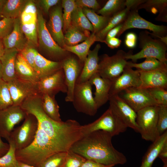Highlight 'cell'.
Returning <instances> with one entry per match:
<instances>
[{
    "label": "cell",
    "mask_w": 167,
    "mask_h": 167,
    "mask_svg": "<svg viewBox=\"0 0 167 167\" xmlns=\"http://www.w3.org/2000/svg\"><path fill=\"white\" fill-rule=\"evenodd\" d=\"M41 95L39 94L28 98L20 106L27 113L35 117L38 126L62 152H67L75 142L82 137V125L74 120L58 122L50 118L43 109Z\"/></svg>",
    "instance_id": "1"
},
{
    "label": "cell",
    "mask_w": 167,
    "mask_h": 167,
    "mask_svg": "<svg viewBox=\"0 0 167 167\" xmlns=\"http://www.w3.org/2000/svg\"><path fill=\"white\" fill-rule=\"evenodd\" d=\"M113 137L101 130L83 136L75 142L70 150L86 159L107 165H123L127 162L125 156L116 150L112 143Z\"/></svg>",
    "instance_id": "2"
},
{
    "label": "cell",
    "mask_w": 167,
    "mask_h": 167,
    "mask_svg": "<svg viewBox=\"0 0 167 167\" xmlns=\"http://www.w3.org/2000/svg\"><path fill=\"white\" fill-rule=\"evenodd\" d=\"M60 152H63L38 126L32 143L24 149L16 150L15 155L18 161L39 167L48 157Z\"/></svg>",
    "instance_id": "3"
},
{
    "label": "cell",
    "mask_w": 167,
    "mask_h": 167,
    "mask_svg": "<svg viewBox=\"0 0 167 167\" xmlns=\"http://www.w3.org/2000/svg\"><path fill=\"white\" fill-rule=\"evenodd\" d=\"M139 46L141 49L138 53L133 54L131 51L127 53V60L131 59L136 63L138 59L149 57L154 58L167 64V45L159 39H153L148 31L142 32L139 35Z\"/></svg>",
    "instance_id": "4"
},
{
    "label": "cell",
    "mask_w": 167,
    "mask_h": 167,
    "mask_svg": "<svg viewBox=\"0 0 167 167\" xmlns=\"http://www.w3.org/2000/svg\"><path fill=\"white\" fill-rule=\"evenodd\" d=\"M38 44L49 60L61 62L68 55V52L54 40L48 31L41 12L37 11Z\"/></svg>",
    "instance_id": "5"
},
{
    "label": "cell",
    "mask_w": 167,
    "mask_h": 167,
    "mask_svg": "<svg viewBox=\"0 0 167 167\" xmlns=\"http://www.w3.org/2000/svg\"><path fill=\"white\" fill-rule=\"evenodd\" d=\"M81 127L83 136L101 130L109 133L112 137L125 131L127 128L109 108L94 122Z\"/></svg>",
    "instance_id": "6"
},
{
    "label": "cell",
    "mask_w": 167,
    "mask_h": 167,
    "mask_svg": "<svg viewBox=\"0 0 167 167\" xmlns=\"http://www.w3.org/2000/svg\"><path fill=\"white\" fill-rule=\"evenodd\" d=\"M158 105L150 106L136 112V123L142 138L153 142L159 136L157 130Z\"/></svg>",
    "instance_id": "7"
},
{
    "label": "cell",
    "mask_w": 167,
    "mask_h": 167,
    "mask_svg": "<svg viewBox=\"0 0 167 167\" xmlns=\"http://www.w3.org/2000/svg\"><path fill=\"white\" fill-rule=\"evenodd\" d=\"M38 123L35 117L27 113L23 124L13 130L9 140L14 144L16 150L24 149L33 142L37 130Z\"/></svg>",
    "instance_id": "8"
},
{
    "label": "cell",
    "mask_w": 167,
    "mask_h": 167,
    "mask_svg": "<svg viewBox=\"0 0 167 167\" xmlns=\"http://www.w3.org/2000/svg\"><path fill=\"white\" fill-rule=\"evenodd\" d=\"M127 53L119 50L114 55L104 54L99 62L98 73L102 78L112 81L120 75L127 66Z\"/></svg>",
    "instance_id": "9"
},
{
    "label": "cell",
    "mask_w": 167,
    "mask_h": 167,
    "mask_svg": "<svg viewBox=\"0 0 167 167\" xmlns=\"http://www.w3.org/2000/svg\"><path fill=\"white\" fill-rule=\"evenodd\" d=\"M37 11L33 1L28 0L19 19L21 29L28 43L33 46L38 45L37 37Z\"/></svg>",
    "instance_id": "10"
},
{
    "label": "cell",
    "mask_w": 167,
    "mask_h": 167,
    "mask_svg": "<svg viewBox=\"0 0 167 167\" xmlns=\"http://www.w3.org/2000/svg\"><path fill=\"white\" fill-rule=\"evenodd\" d=\"M92 86L89 81L76 84L72 102L77 112L90 116H94L98 109L92 95Z\"/></svg>",
    "instance_id": "11"
},
{
    "label": "cell",
    "mask_w": 167,
    "mask_h": 167,
    "mask_svg": "<svg viewBox=\"0 0 167 167\" xmlns=\"http://www.w3.org/2000/svg\"><path fill=\"white\" fill-rule=\"evenodd\" d=\"M132 28L149 30L152 32V33L149 32V34L155 37L167 35V26L156 25L146 20L139 15L137 10L130 11L123 22L122 28L117 36L118 37L126 30Z\"/></svg>",
    "instance_id": "12"
},
{
    "label": "cell",
    "mask_w": 167,
    "mask_h": 167,
    "mask_svg": "<svg viewBox=\"0 0 167 167\" xmlns=\"http://www.w3.org/2000/svg\"><path fill=\"white\" fill-rule=\"evenodd\" d=\"M136 112L146 107L159 105L148 89L131 87L118 94Z\"/></svg>",
    "instance_id": "13"
},
{
    "label": "cell",
    "mask_w": 167,
    "mask_h": 167,
    "mask_svg": "<svg viewBox=\"0 0 167 167\" xmlns=\"http://www.w3.org/2000/svg\"><path fill=\"white\" fill-rule=\"evenodd\" d=\"M109 108L127 127L139 132L136 120L137 113L118 94L109 96Z\"/></svg>",
    "instance_id": "14"
},
{
    "label": "cell",
    "mask_w": 167,
    "mask_h": 167,
    "mask_svg": "<svg viewBox=\"0 0 167 167\" xmlns=\"http://www.w3.org/2000/svg\"><path fill=\"white\" fill-rule=\"evenodd\" d=\"M61 63L67 87L65 101L67 102H72L75 87L83 68L84 63L81 62L78 58L69 55Z\"/></svg>",
    "instance_id": "15"
},
{
    "label": "cell",
    "mask_w": 167,
    "mask_h": 167,
    "mask_svg": "<svg viewBox=\"0 0 167 167\" xmlns=\"http://www.w3.org/2000/svg\"><path fill=\"white\" fill-rule=\"evenodd\" d=\"M27 113L20 106L12 105L0 111V135L8 141L14 126L24 119Z\"/></svg>",
    "instance_id": "16"
},
{
    "label": "cell",
    "mask_w": 167,
    "mask_h": 167,
    "mask_svg": "<svg viewBox=\"0 0 167 167\" xmlns=\"http://www.w3.org/2000/svg\"><path fill=\"white\" fill-rule=\"evenodd\" d=\"M7 83L13 105L20 106L28 98L39 94L37 83L16 77Z\"/></svg>",
    "instance_id": "17"
},
{
    "label": "cell",
    "mask_w": 167,
    "mask_h": 167,
    "mask_svg": "<svg viewBox=\"0 0 167 167\" xmlns=\"http://www.w3.org/2000/svg\"><path fill=\"white\" fill-rule=\"evenodd\" d=\"M39 93L55 96L59 92L66 93L67 87L62 68L54 73L40 79L37 83Z\"/></svg>",
    "instance_id": "18"
},
{
    "label": "cell",
    "mask_w": 167,
    "mask_h": 167,
    "mask_svg": "<svg viewBox=\"0 0 167 167\" xmlns=\"http://www.w3.org/2000/svg\"><path fill=\"white\" fill-rule=\"evenodd\" d=\"M141 84L139 71L126 66L122 74L112 81L109 96L118 94L122 91L131 87H139Z\"/></svg>",
    "instance_id": "19"
},
{
    "label": "cell",
    "mask_w": 167,
    "mask_h": 167,
    "mask_svg": "<svg viewBox=\"0 0 167 167\" xmlns=\"http://www.w3.org/2000/svg\"><path fill=\"white\" fill-rule=\"evenodd\" d=\"M46 26L54 40L63 48L65 44L62 30L63 22L62 7L60 5L55 6L50 11L49 19Z\"/></svg>",
    "instance_id": "20"
},
{
    "label": "cell",
    "mask_w": 167,
    "mask_h": 167,
    "mask_svg": "<svg viewBox=\"0 0 167 167\" xmlns=\"http://www.w3.org/2000/svg\"><path fill=\"white\" fill-rule=\"evenodd\" d=\"M139 71L141 81L140 88L146 89L154 88L167 89V69L148 72Z\"/></svg>",
    "instance_id": "21"
},
{
    "label": "cell",
    "mask_w": 167,
    "mask_h": 167,
    "mask_svg": "<svg viewBox=\"0 0 167 167\" xmlns=\"http://www.w3.org/2000/svg\"><path fill=\"white\" fill-rule=\"evenodd\" d=\"M88 81L95 87L94 98L99 109L109 100L112 81L101 77L98 73L93 75Z\"/></svg>",
    "instance_id": "22"
},
{
    "label": "cell",
    "mask_w": 167,
    "mask_h": 167,
    "mask_svg": "<svg viewBox=\"0 0 167 167\" xmlns=\"http://www.w3.org/2000/svg\"><path fill=\"white\" fill-rule=\"evenodd\" d=\"M101 47L100 45L97 44L92 50L89 51L76 84L88 81L93 75L98 72L99 61L98 54Z\"/></svg>",
    "instance_id": "23"
},
{
    "label": "cell",
    "mask_w": 167,
    "mask_h": 167,
    "mask_svg": "<svg viewBox=\"0 0 167 167\" xmlns=\"http://www.w3.org/2000/svg\"><path fill=\"white\" fill-rule=\"evenodd\" d=\"M2 41L5 49L15 48L19 52L26 46L27 41L21 29L19 18L14 19L12 31Z\"/></svg>",
    "instance_id": "24"
},
{
    "label": "cell",
    "mask_w": 167,
    "mask_h": 167,
    "mask_svg": "<svg viewBox=\"0 0 167 167\" xmlns=\"http://www.w3.org/2000/svg\"><path fill=\"white\" fill-rule=\"evenodd\" d=\"M62 68L61 62L49 60L37 52L33 69L39 80Z\"/></svg>",
    "instance_id": "25"
},
{
    "label": "cell",
    "mask_w": 167,
    "mask_h": 167,
    "mask_svg": "<svg viewBox=\"0 0 167 167\" xmlns=\"http://www.w3.org/2000/svg\"><path fill=\"white\" fill-rule=\"evenodd\" d=\"M18 50L15 48L5 49V52L0 59L2 67V79L8 82L15 78V64Z\"/></svg>",
    "instance_id": "26"
},
{
    "label": "cell",
    "mask_w": 167,
    "mask_h": 167,
    "mask_svg": "<svg viewBox=\"0 0 167 167\" xmlns=\"http://www.w3.org/2000/svg\"><path fill=\"white\" fill-rule=\"evenodd\" d=\"M167 143V131L152 142L143 158L140 167H152L161 150Z\"/></svg>",
    "instance_id": "27"
},
{
    "label": "cell",
    "mask_w": 167,
    "mask_h": 167,
    "mask_svg": "<svg viewBox=\"0 0 167 167\" xmlns=\"http://www.w3.org/2000/svg\"><path fill=\"white\" fill-rule=\"evenodd\" d=\"M15 70L16 77L18 78L35 83L39 80L33 69L19 53L16 58Z\"/></svg>",
    "instance_id": "28"
},
{
    "label": "cell",
    "mask_w": 167,
    "mask_h": 167,
    "mask_svg": "<svg viewBox=\"0 0 167 167\" xmlns=\"http://www.w3.org/2000/svg\"><path fill=\"white\" fill-rule=\"evenodd\" d=\"M167 0H148L139 5L137 10L144 9L147 11L155 14L159 13L156 18L157 20L167 22Z\"/></svg>",
    "instance_id": "29"
},
{
    "label": "cell",
    "mask_w": 167,
    "mask_h": 167,
    "mask_svg": "<svg viewBox=\"0 0 167 167\" xmlns=\"http://www.w3.org/2000/svg\"><path fill=\"white\" fill-rule=\"evenodd\" d=\"M98 41L96 34L93 32L85 41L80 44L75 46H69L65 45L63 48L67 52L75 54L79 60L84 63L85 61L89 49L96 41Z\"/></svg>",
    "instance_id": "30"
},
{
    "label": "cell",
    "mask_w": 167,
    "mask_h": 167,
    "mask_svg": "<svg viewBox=\"0 0 167 167\" xmlns=\"http://www.w3.org/2000/svg\"><path fill=\"white\" fill-rule=\"evenodd\" d=\"M71 23L77 27L88 37L91 35L90 31L93 32L92 24L80 7L76 6L74 11L71 16Z\"/></svg>",
    "instance_id": "31"
},
{
    "label": "cell",
    "mask_w": 167,
    "mask_h": 167,
    "mask_svg": "<svg viewBox=\"0 0 167 167\" xmlns=\"http://www.w3.org/2000/svg\"><path fill=\"white\" fill-rule=\"evenodd\" d=\"M130 11L129 9L126 7L111 17L105 27L96 34L98 41L105 43V40L108 32L118 24L123 23Z\"/></svg>",
    "instance_id": "32"
},
{
    "label": "cell",
    "mask_w": 167,
    "mask_h": 167,
    "mask_svg": "<svg viewBox=\"0 0 167 167\" xmlns=\"http://www.w3.org/2000/svg\"><path fill=\"white\" fill-rule=\"evenodd\" d=\"M28 0H6L3 7L1 16L15 19L20 16Z\"/></svg>",
    "instance_id": "33"
},
{
    "label": "cell",
    "mask_w": 167,
    "mask_h": 167,
    "mask_svg": "<svg viewBox=\"0 0 167 167\" xmlns=\"http://www.w3.org/2000/svg\"><path fill=\"white\" fill-rule=\"evenodd\" d=\"M42 98L43 109L47 115L54 121L62 122L59 112V107L55 96L44 94L42 95Z\"/></svg>",
    "instance_id": "34"
},
{
    "label": "cell",
    "mask_w": 167,
    "mask_h": 167,
    "mask_svg": "<svg viewBox=\"0 0 167 167\" xmlns=\"http://www.w3.org/2000/svg\"><path fill=\"white\" fill-rule=\"evenodd\" d=\"M127 66L131 68H135L139 71L145 72L160 69H167V64L152 57L146 58L143 62L138 63L131 61L128 62Z\"/></svg>",
    "instance_id": "35"
},
{
    "label": "cell",
    "mask_w": 167,
    "mask_h": 167,
    "mask_svg": "<svg viewBox=\"0 0 167 167\" xmlns=\"http://www.w3.org/2000/svg\"><path fill=\"white\" fill-rule=\"evenodd\" d=\"M83 11L92 24L93 32L98 33L107 25L110 17L100 15L95 11L87 8H82Z\"/></svg>",
    "instance_id": "36"
},
{
    "label": "cell",
    "mask_w": 167,
    "mask_h": 167,
    "mask_svg": "<svg viewBox=\"0 0 167 167\" xmlns=\"http://www.w3.org/2000/svg\"><path fill=\"white\" fill-rule=\"evenodd\" d=\"M65 44L69 46L77 45L85 41L88 37L75 25L71 24L65 32Z\"/></svg>",
    "instance_id": "37"
},
{
    "label": "cell",
    "mask_w": 167,
    "mask_h": 167,
    "mask_svg": "<svg viewBox=\"0 0 167 167\" xmlns=\"http://www.w3.org/2000/svg\"><path fill=\"white\" fill-rule=\"evenodd\" d=\"M125 2L124 0H109L97 11V13L103 16L111 17L126 8Z\"/></svg>",
    "instance_id": "38"
},
{
    "label": "cell",
    "mask_w": 167,
    "mask_h": 167,
    "mask_svg": "<svg viewBox=\"0 0 167 167\" xmlns=\"http://www.w3.org/2000/svg\"><path fill=\"white\" fill-rule=\"evenodd\" d=\"M8 142L9 148L4 155L0 157V167H17L18 161L16 157L15 147L11 141Z\"/></svg>",
    "instance_id": "39"
},
{
    "label": "cell",
    "mask_w": 167,
    "mask_h": 167,
    "mask_svg": "<svg viewBox=\"0 0 167 167\" xmlns=\"http://www.w3.org/2000/svg\"><path fill=\"white\" fill-rule=\"evenodd\" d=\"M62 6L63 8V13H62L63 29L65 32L71 24L72 15L76 7L75 0H62Z\"/></svg>",
    "instance_id": "40"
},
{
    "label": "cell",
    "mask_w": 167,
    "mask_h": 167,
    "mask_svg": "<svg viewBox=\"0 0 167 167\" xmlns=\"http://www.w3.org/2000/svg\"><path fill=\"white\" fill-rule=\"evenodd\" d=\"M13 105L7 82L0 80V111Z\"/></svg>",
    "instance_id": "41"
},
{
    "label": "cell",
    "mask_w": 167,
    "mask_h": 167,
    "mask_svg": "<svg viewBox=\"0 0 167 167\" xmlns=\"http://www.w3.org/2000/svg\"><path fill=\"white\" fill-rule=\"evenodd\" d=\"M67 152L56 153L46 159L39 167H62Z\"/></svg>",
    "instance_id": "42"
},
{
    "label": "cell",
    "mask_w": 167,
    "mask_h": 167,
    "mask_svg": "<svg viewBox=\"0 0 167 167\" xmlns=\"http://www.w3.org/2000/svg\"><path fill=\"white\" fill-rule=\"evenodd\" d=\"M86 159L70 150L66 152L62 167H80Z\"/></svg>",
    "instance_id": "43"
},
{
    "label": "cell",
    "mask_w": 167,
    "mask_h": 167,
    "mask_svg": "<svg viewBox=\"0 0 167 167\" xmlns=\"http://www.w3.org/2000/svg\"><path fill=\"white\" fill-rule=\"evenodd\" d=\"M167 129V105H159L157 130L159 136Z\"/></svg>",
    "instance_id": "44"
},
{
    "label": "cell",
    "mask_w": 167,
    "mask_h": 167,
    "mask_svg": "<svg viewBox=\"0 0 167 167\" xmlns=\"http://www.w3.org/2000/svg\"><path fill=\"white\" fill-rule=\"evenodd\" d=\"M151 95L159 105H167V90L163 88L148 89Z\"/></svg>",
    "instance_id": "45"
},
{
    "label": "cell",
    "mask_w": 167,
    "mask_h": 167,
    "mask_svg": "<svg viewBox=\"0 0 167 167\" xmlns=\"http://www.w3.org/2000/svg\"><path fill=\"white\" fill-rule=\"evenodd\" d=\"M14 19L3 18L0 20V39H3L12 31Z\"/></svg>",
    "instance_id": "46"
},
{
    "label": "cell",
    "mask_w": 167,
    "mask_h": 167,
    "mask_svg": "<svg viewBox=\"0 0 167 167\" xmlns=\"http://www.w3.org/2000/svg\"><path fill=\"white\" fill-rule=\"evenodd\" d=\"M33 47L28 43L26 46L22 50L19 52L27 62L33 69L36 56L37 52Z\"/></svg>",
    "instance_id": "47"
},
{
    "label": "cell",
    "mask_w": 167,
    "mask_h": 167,
    "mask_svg": "<svg viewBox=\"0 0 167 167\" xmlns=\"http://www.w3.org/2000/svg\"><path fill=\"white\" fill-rule=\"evenodd\" d=\"M75 2L76 6L81 8H87L95 11L100 9V5L96 0H77Z\"/></svg>",
    "instance_id": "48"
},
{
    "label": "cell",
    "mask_w": 167,
    "mask_h": 167,
    "mask_svg": "<svg viewBox=\"0 0 167 167\" xmlns=\"http://www.w3.org/2000/svg\"><path fill=\"white\" fill-rule=\"evenodd\" d=\"M59 2L58 0H40L38 1V4L45 13L48 14L50 9L57 5Z\"/></svg>",
    "instance_id": "49"
},
{
    "label": "cell",
    "mask_w": 167,
    "mask_h": 167,
    "mask_svg": "<svg viewBox=\"0 0 167 167\" xmlns=\"http://www.w3.org/2000/svg\"><path fill=\"white\" fill-rule=\"evenodd\" d=\"M146 1L145 0H125V5L126 8L129 9L130 11L137 10L139 5Z\"/></svg>",
    "instance_id": "50"
},
{
    "label": "cell",
    "mask_w": 167,
    "mask_h": 167,
    "mask_svg": "<svg viewBox=\"0 0 167 167\" xmlns=\"http://www.w3.org/2000/svg\"><path fill=\"white\" fill-rule=\"evenodd\" d=\"M105 41L107 45L112 49L118 48L119 46L122 42L120 39L116 37L105 40Z\"/></svg>",
    "instance_id": "51"
},
{
    "label": "cell",
    "mask_w": 167,
    "mask_h": 167,
    "mask_svg": "<svg viewBox=\"0 0 167 167\" xmlns=\"http://www.w3.org/2000/svg\"><path fill=\"white\" fill-rule=\"evenodd\" d=\"M123 23H122L110 30L107 34L105 40L115 37L122 28Z\"/></svg>",
    "instance_id": "52"
},
{
    "label": "cell",
    "mask_w": 167,
    "mask_h": 167,
    "mask_svg": "<svg viewBox=\"0 0 167 167\" xmlns=\"http://www.w3.org/2000/svg\"><path fill=\"white\" fill-rule=\"evenodd\" d=\"M112 165H103L92 160L86 159L80 167H113Z\"/></svg>",
    "instance_id": "53"
},
{
    "label": "cell",
    "mask_w": 167,
    "mask_h": 167,
    "mask_svg": "<svg viewBox=\"0 0 167 167\" xmlns=\"http://www.w3.org/2000/svg\"><path fill=\"white\" fill-rule=\"evenodd\" d=\"M0 135V157L4 155L9 148V144L3 142Z\"/></svg>",
    "instance_id": "54"
},
{
    "label": "cell",
    "mask_w": 167,
    "mask_h": 167,
    "mask_svg": "<svg viewBox=\"0 0 167 167\" xmlns=\"http://www.w3.org/2000/svg\"><path fill=\"white\" fill-rule=\"evenodd\" d=\"M158 157L161 160L163 163H167V143L161 150Z\"/></svg>",
    "instance_id": "55"
},
{
    "label": "cell",
    "mask_w": 167,
    "mask_h": 167,
    "mask_svg": "<svg viewBox=\"0 0 167 167\" xmlns=\"http://www.w3.org/2000/svg\"><path fill=\"white\" fill-rule=\"evenodd\" d=\"M125 43L126 45L128 48H133L136 45V41L125 39Z\"/></svg>",
    "instance_id": "56"
},
{
    "label": "cell",
    "mask_w": 167,
    "mask_h": 167,
    "mask_svg": "<svg viewBox=\"0 0 167 167\" xmlns=\"http://www.w3.org/2000/svg\"><path fill=\"white\" fill-rule=\"evenodd\" d=\"M137 38V36L135 33L129 32L126 34L125 39L136 41Z\"/></svg>",
    "instance_id": "57"
},
{
    "label": "cell",
    "mask_w": 167,
    "mask_h": 167,
    "mask_svg": "<svg viewBox=\"0 0 167 167\" xmlns=\"http://www.w3.org/2000/svg\"><path fill=\"white\" fill-rule=\"evenodd\" d=\"M5 50V48L3 43L2 39H0V59L3 55Z\"/></svg>",
    "instance_id": "58"
},
{
    "label": "cell",
    "mask_w": 167,
    "mask_h": 167,
    "mask_svg": "<svg viewBox=\"0 0 167 167\" xmlns=\"http://www.w3.org/2000/svg\"><path fill=\"white\" fill-rule=\"evenodd\" d=\"M17 167H35L18 161Z\"/></svg>",
    "instance_id": "59"
},
{
    "label": "cell",
    "mask_w": 167,
    "mask_h": 167,
    "mask_svg": "<svg viewBox=\"0 0 167 167\" xmlns=\"http://www.w3.org/2000/svg\"><path fill=\"white\" fill-rule=\"evenodd\" d=\"M6 1V0H0V16H1L2 9Z\"/></svg>",
    "instance_id": "60"
},
{
    "label": "cell",
    "mask_w": 167,
    "mask_h": 167,
    "mask_svg": "<svg viewBox=\"0 0 167 167\" xmlns=\"http://www.w3.org/2000/svg\"><path fill=\"white\" fill-rule=\"evenodd\" d=\"M2 65L0 61V80L2 79Z\"/></svg>",
    "instance_id": "61"
},
{
    "label": "cell",
    "mask_w": 167,
    "mask_h": 167,
    "mask_svg": "<svg viewBox=\"0 0 167 167\" xmlns=\"http://www.w3.org/2000/svg\"><path fill=\"white\" fill-rule=\"evenodd\" d=\"M163 167H167V163H163Z\"/></svg>",
    "instance_id": "62"
}]
</instances>
